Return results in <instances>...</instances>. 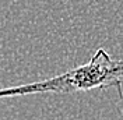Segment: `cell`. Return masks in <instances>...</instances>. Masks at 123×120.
<instances>
[{"label": "cell", "instance_id": "6da1fadb", "mask_svg": "<svg viewBox=\"0 0 123 120\" xmlns=\"http://www.w3.org/2000/svg\"><path fill=\"white\" fill-rule=\"evenodd\" d=\"M122 78L123 60L112 59L106 50L101 48L94 53L88 63L71 68L63 74L37 83L0 90V99L34 94H74L111 87H115L122 98Z\"/></svg>", "mask_w": 123, "mask_h": 120}]
</instances>
